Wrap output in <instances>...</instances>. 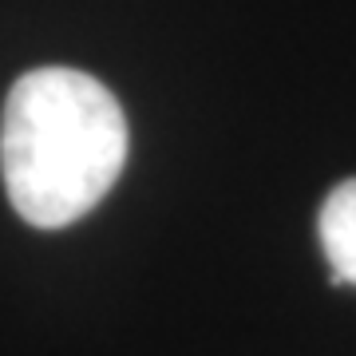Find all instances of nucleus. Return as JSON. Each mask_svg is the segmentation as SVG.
Here are the masks:
<instances>
[{
  "label": "nucleus",
  "mask_w": 356,
  "mask_h": 356,
  "mask_svg": "<svg viewBox=\"0 0 356 356\" xmlns=\"http://www.w3.org/2000/svg\"><path fill=\"white\" fill-rule=\"evenodd\" d=\"M317 234L325 261L332 269V285L356 289V178H344L321 202Z\"/></svg>",
  "instance_id": "f03ea898"
},
{
  "label": "nucleus",
  "mask_w": 356,
  "mask_h": 356,
  "mask_svg": "<svg viewBox=\"0 0 356 356\" xmlns=\"http://www.w3.org/2000/svg\"><path fill=\"white\" fill-rule=\"evenodd\" d=\"M127 115L79 67H32L0 111V178L20 218L64 229L107 198L127 166Z\"/></svg>",
  "instance_id": "f257e3e1"
}]
</instances>
